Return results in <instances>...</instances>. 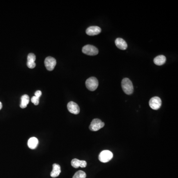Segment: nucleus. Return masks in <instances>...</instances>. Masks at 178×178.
Returning <instances> with one entry per match:
<instances>
[{
	"instance_id": "obj_3",
	"label": "nucleus",
	"mask_w": 178,
	"mask_h": 178,
	"mask_svg": "<svg viewBox=\"0 0 178 178\" xmlns=\"http://www.w3.org/2000/svg\"><path fill=\"white\" fill-rule=\"evenodd\" d=\"M113 155L111 151L108 150H105L100 152L99 155V159L101 162L106 163L113 158Z\"/></svg>"
},
{
	"instance_id": "obj_16",
	"label": "nucleus",
	"mask_w": 178,
	"mask_h": 178,
	"mask_svg": "<svg viewBox=\"0 0 178 178\" xmlns=\"http://www.w3.org/2000/svg\"><path fill=\"white\" fill-rule=\"evenodd\" d=\"M21 101L20 107L21 108H26L27 106V104L29 103V96L27 95H23L21 97Z\"/></svg>"
},
{
	"instance_id": "obj_7",
	"label": "nucleus",
	"mask_w": 178,
	"mask_h": 178,
	"mask_svg": "<svg viewBox=\"0 0 178 178\" xmlns=\"http://www.w3.org/2000/svg\"><path fill=\"white\" fill-rule=\"evenodd\" d=\"M44 62L46 68L49 71L53 70L56 65V60L55 58L51 56H48L46 58Z\"/></svg>"
},
{
	"instance_id": "obj_19",
	"label": "nucleus",
	"mask_w": 178,
	"mask_h": 178,
	"mask_svg": "<svg viewBox=\"0 0 178 178\" xmlns=\"http://www.w3.org/2000/svg\"><path fill=\"white\" fill-rule=\"evenodd\" d=\"M42 95V92L41 91H37L35 93V96L37 97H39L40 98V97Z\"/></svg>"
},
{
	"instance_id": "obj_4",
	"label": "nucleus",
	"mask_w": 178,
	"mask_h": 178,
	"mask_svg": "<svg viewBox=\"0 0 178 178\" xmlns=\"http://www.w3.org/2000/svg\"><path fill=\"white\" fill-rule=\"evenodd\" d=\"M82 52L89 56H96L99 53V50L94 46L87 45L83 47Z\"/></svg>"
},
{
	"instance_id": "obj_6",
	"label": "nucleus",
	"mask_w": 178,
	"mask_h": 178,
	"mask_svg": "<svg viewBox=\"0 0 178 178\" xmlns=\"http://www.w3.org/2000/svg\"><path fill=\"white\" fill-rule=\"evenodd\" d=\"M161 100L158 97H152L149 100V105L152 110H159L161 106Z\"/></svg>"
},
{
	"instance_id": "obj_5",
	"label": "nucleus",
	"mask_w": 178,
	"mask_h": 178,
	"mask_svg": "<svg viewBox=\"0 0 178 178\" xmlns=\"http://www.w3.org/2000/svg\"><path fill=\"white\" fill-rule=\"evenodd\" d=\"M104 126V123L102 122L100 119H94L92 120L89 126V129L92 131H97L103 127Z\"/></svg>"
},
{
	"instance_id": "obj_20",
	"label": "nucleus",
	"mask_w": 178,
	"mask_h": 178,
	"mask_svg": "<svg viewBox=\"0 0 178 178\" xmlns=\"http://www.w3.org/2000/svg\"><path fill=\"white\" fill-rule=\"evenodd\" d=\"M2 107H3V105H2V103L0 101V110H1L2 108Z\"/></svg>"
},
{
	"instance_id": "obj_15",
	"label": "nucleus",
	"mask_w": 178,
	"mask_h": 178,
	"mask_svg": "<svg viewBox=\"0 0 178 178\" xmlns=\"http://www.w3.org/2000/svg\"><path fill=\"white\" fill-rule=\"evenodd\" d=\"M166 58L163 55H160L154 58V63L157 65H162L166 62Z\"/></svg>"
},
{
	"instance_id": "obj_13",
	"label": "nucleus",
	"mask_w": 178,
	"mask_h": 178,
	"mask_svg": "<svg viewBox=\"0 0 178 178\" xmlns=\"http://www.w3.org/2000/svg\"><path fill=\"white\" fill-rule=\"evenodd\" d=\"M61 173V168L59 165L55 163L52 165V170L51 172V177L52 178H56L59 175V174Z\"/></svg>"
},
{
	"instance_id": "obj_1",
	"label": "nucleus",
	"mask_w": 178,
	"mask_h": 178,
	"mask_svg": "<svg viewBox=\"0 0 178 178\" xmlns=\"http://www.w3.org/2000/svg\"><path fill=\"white\" fill-rule=\"evenodd\" d=\"M121 86L125 93L127 95H131L134 91L133 83L129 78H124L121 82Z\"/></svg>"
},
{
	"instance_id": "obj_2",
	"label": "nucleus",
	"mask_w": 178,
	"mask_h": 178,
	"mask_svg": "<svg viewBox=\"0 0 178 178\" xmlns=\"http://www.w3.org/2000/svg\"><path fill=\"white\" fill-rule=\"evenodd\" d=\"M86 86L89 90L94 91L98 87L99 82L96 77H91L87 80L86 81Z\"/></svg>"
},
{
	"instance_id": "obj_10",
	"label": "nucleus",
	"mask_w": 178,
	"mask_h": 178,
	"mask_svg": "<svg viewBox=\"0 0 178 178\" xmlns=\"http://www.w3.org/2000/svg\"><path fill=\"white\" fill-rule=\"evenodd\" d=\"M71 165L75 168H78L79 167L85 168L87 166V162L85 160H80L75 158L71 161Z\"/></svg>"
},
{
	"instance_id": "obj_14",
	"label": "nucleus",
	"mask_w": 178,
	"mask_h": 178,
	"mask_svg": "<svg viewBox=\"0 0 178 178\" xmlns=\"http://www.w3.org/2000/svg\"><path fill=\"white\" fill-rule=\"evenodd\" d=\"M38 140L35 137H32L28 141V146L30 149H35L38 145Z\"/></svg>"
},
{
	"instance_id": "obj_18",
	"label": "nucleus",
	"mask_w": 178,
	"mask_h": 178,
	"mask_svg": "<svg viewBox=\"0 0 178 178\" xmlns=\"http://www.w3.org/2000/svg\"><path fill=\"white\" fill-rule=\"evenodd\" d=\"M31 102L33 103L34 105L37 106L39 103V97H37L36 96H33L31 98Z\"/></svg>"
},
{
	"instance_id": "obj_11",
	"label": "nucleus",
	"mask_w": 178,
	"mask_h": 178,
	"mask_svg": "<svg viewBox=\"0 0 178 178\" xmlns=\"http://www.w3.org/2000/svg\"><path fill=\"white\" fill-rule=\"evenodd\" d=\"M36 60L35 55L34 53H30L28 54L27 56V65L28 67L30 69H33L36 66L35 62Z\"/></svg>"
},
{
	"instance_id": "obj_17",
	"label": "nucleus",
	"mask_w": 178,
	"mask_h": 178,
	"mask_svg": "<svg viewBox=\"0 0 178 178\" xmlns=\"http://www.w3.org/2000/svg\"><path fill=\"white\" fill-rule=\"evenodd\" d=\"M86 178V173L83 171H78L74 174L72 178Z\"/></svg>"
},
{
	"instance_id": "obj_12",
	"label": "nucleus",
	"mask_w": 178,
	"mask_h": 178,
	"mask_svg": "<svg viewBox=\"0 0 178 178\" xmlns=\"http://www.w3.org/2000/svg\"><path fill=\"white\" fill-rule=\"evenodd\" d=\"M115 45L119 49L125 50L127 49L128 47L127 44L123 39L118 38L115 40Z\"/></svg>"
},
{
	"instance_id": "obj_8",
	"label": "nucleus",
	"mask_w": 178,
	"mask_h": 178,
	"mask_svg": "<svg viewBox=\"0 0 178 178\" xmlns=\"http://www.w3.org/2000/svg\"><path fill=\"white\" fill-rule=\"evenodd\" d=\"M67 109L71 113L78 114L80 113V107L76 103L70 101L67 104Z\"/></svg>"
},
{
	"instance_id": "obj_9",
	"label": "nucleus",
	"mask_w": 178,
	"mask_h": 178,
	"mask_svg": "<svg viewBox=\"0 0 178 178\" xmlns=\"http://www.w3.org/2000/svg\"><path fill=\"white\" fill-rule=\"evenodd\" d=\"M101 32V29L97 26H92L87 29L86 33L89 36H95L99 34Z\"/></svg>"
}]
</instances>
